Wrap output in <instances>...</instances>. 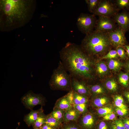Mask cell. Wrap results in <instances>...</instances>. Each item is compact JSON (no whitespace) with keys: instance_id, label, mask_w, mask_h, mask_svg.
<instances>
[{"instance_id":"7","label":"cell","mask_w":129,"mask_h":129,"mask_svg":"<svg viewBox=\"0 0 129 129\" xmlns=\"http://www.w3.org/2000/svg\"><path fill=\"white\" fill-rule=\"evenodd\" d=\"M125 32L119 27L115 30L108 33L109 40L112 46L117 48L125 45L126 40Z\"/></svg>"},{"instance_id":"21","label":"cell","mask_w":129,"mask_h":129,"mask_svg":"<svg viewBox=\"0 0 129 129\" xmlns=\"http://www.w3.org/2000/svg\"><path fill=\"white\" fill-rule=\"evenodd\" d=\"M65 111L59 108H54L53 111L50 114L59 122L62 123L64 122Z\"/></svg>"},{"instance_id":"43","label":"cell","mask_w":129,"mask_h":129,"mask_svg":"<svg viewBox=\"0 0 129 129\" xmlns=\"http://www.w3.org/2000/svg\"><path fill=\"white\" fill-rule=\"evenodd\" d=\"M124 95L129 102V91H125L124 93Z\"/></svg>"},{"instance_id":"29","label":"cell","mask_w":129,"mask_h":129,"mask_svg":"<svg viewBox=\"0 0 129 129\" xmlns=\"http://www.w3.org/2000/svg\"><path fill=\"white\" fill-rule=\"evenodd\" d=\"M116 5L120 9L129 8V0H117Z\"/></svg>"},{"instance_id":"9","label":"cell","mask_w":129,"mask_h":129,"mask_svg":"<svg viewBox=\"0 0 129 129\" xmlns=\"http://www.w3.org/2000/svg\"><path fill=\"white\" fill-rule=\"evenodd\" d=\"M22 100L26 106L30 109L38 105H43L44 103V99L41 95L30 92L23 97Z\"/></svg>"},{"instance_id":"18","label":"cell","mask_w":129,"mask_h":129,"mask_svg":"<svg viewBox=\"0 0 129 129\" xmlns=\"http://www.w3.org/2000/svg\"><path fill=\"white\" fill-rule=\"evenodd\" d=\"M71 102L73 105L86 104L87 99L85 95L79 94L73 90Z\"/></svg>"},{"instance_id":"35","label":"cell","mask_w":129,"mask_h":129,"mask_svg":"<svg viewBox=\"0 0 129 129\" xmlns=\"http://www.w3.org/2000/svg\"><path fill=\"white\" fill-rule=\"evenodd\" d=\"M115 117V114L113 113L107 114L103 117L104 119L106 120H113L114 119Z\"/></svg>"},{"instance_id":"46","label":"cell","mask_w":129,"mask_h":129,"mask_svg":"<svg viewBox=\"0 0 129 129\" xmlns=\"http://www.w3.org/2000/svg\"><path fill=\"white\" fill-rule=\"evenodd\" d=\"M37 129H43L42 128H40Z\"/></svg>"},{"instance_id":"5","label":"cell","mask_w":129,"mask_h":129,"mask_svg":"<svg viewBox=\"0 0 129 129\" xmlns=\"http://www.w3.org/2000/svg\"><path fill=\"white\" fill-rule=\"evenodd\" d=\"M96 23L94 15L84 13L80 14L77 18V22L80 30L86 34L93 31Z\"/></svg>"},{"instance_id":"33","label":"cell","mask_w":129,"mask_h":129,"mask_svg":"<svg viewBox=\"0 0 129 129\" xmlns=\"http://www.w3.org/2000/svg\"><path fill=\"white\" fill-rule=\"evenodd\" d=\"M117 129H125L124 126L123 121L120 119L117 120L114 122Z\"/></svg>"},{"instance_id":"38","label":"cell","mask_w":129,"mask_h":129,"mask_svg":"<svg viewBox=\"0 0 129 129\" xmlns=\"http://www.w3.org/2000/svg\"><path fill=\"white\" fill-rule=\"evenodd\" d=\"M124 126L125 129H129V118H125L123 121Z\"/></svg>"},{"instance_id":"23","label":"cell","mask_w":129,"mask_h":129,"mask_svg":"<svg viewBox=\"0 0 129 129\" xmlns=\"http://www.w3.org/2000/svg\"><path fill=\"white\" fill-rule=\"evenodd\" d=\"M101 1L100 0H85V1L87 5L89 12L93 14L97 9Z\"/></svg>"},{"instance_id":"4","label":"cell","mask_w":129,"mask_h":129,"mask_svg":"<svg viewBox=\"0 0 129 129\" xmlns=\"http://www.w3.org/2000/svg\"><path fill=\"white\" fill-rule=\"evenodd\" d=\"M72 77L60 61L57 67L53 71L49 82L53 90L70 91L71 88Z\"/></svg>"},{"instance_id":"42","label":"cell","mask_w":129,"mask_h":129,"mask_svg":"<svg viewBox=\"0 0 129 129\" xmlns=\"http://www.w3.org/2000/svg\"><path fill=\"white\" fill-rule=\"evenodd\" d=\"M124 46L126 49V54L129 57V45H125Z\"/></svg>"},{"instance_id":"17","label":"cell","mask_w":129,"mask_h":129,"mask_svg":"<svg viewBox=\"0 0 129 129\" xmlns=\"http://www.w3.org/2000/svg\"><path fill=\"white\" fill-rule=\"evenodd\" d=\"M124 64L116 59H108L107 65L109 70L114 72H119Z\"/></svg>"},{"instance_id":"28","label":"cell","mask_w":129,"mask_h":129,"mask_svg":"<svg viewBox=\"0 0 129 129\" xmlns=\"http://www.w3.org/2000/svg\"><path fill=\"white\" fill-rule=\"evenodd\" d=\"M108 100L105 97L97 98L94 99L93 101L94 105L97 107H101L106 104Z\"/></svg>"},{"instance_id":"27","label":"cell","mask_w":129,"mask_h":129,"mask_svg":"<svg viewBox=\"0 0 129 129\" xmlns=\"http://www.w3.org/2000/svg\"><path fill=\"white\" fill-rule=\"evenodd\" d=\"M118 57L116 50H110L108 53L101 58L100 60L117 59Z\"/></svg>"},{"instance_id":"32","label":"cell","mask_w":129,"mask_h":129,"mask_svg":"<svg viewBox=\"0 0 129 129\" xmlns=\"http://www.w3.org/2000/svg\"><path fill=\"white\" fill-rule=\"evenodd\" d=\"M116 49L118 57L122 59H125L127 57V54L122 47H119Z\"/></svg>"},{"instance_id":"40","label":"cell","mask_w":129,"mask_h":129,"mask_svg":"<svg viewBox=\"0 0 129 129\" xmlns=\"http://www.w3.org/2000/svg\"><path fill=\"white\" fill-rule=\"evenodd\" d=\"M124 66L126 72L129 73V59L124 64Z\"/></svg>"},{"instance_id":"10","label":"cell","mask_w":129,"mask_h":129,"mask_svg":"<svg viewBox=\"0 0 129 129\" xmlns=\"http://www.w3.org/2000/svg\"><path fill=\"white\" fill-rule=\"evenodd\" d=\"M114 21L119 27L126 32L129 30V14L126 12L117 14L114 15Z\"/></svg>"},{"instance_id":"14","label":"cell","mask_w":129,"mask_h":129,"mask_svg":"<svg viewBox=\"0 0 129 129\" xmlns=\"http://www.w3.org/2000/svg\"><path fill=\"white\" fill-rule=\"evenodd\" d=\"M81 114L73 107L65 111L64 116L63 123L71 121L77 122Z\"/></svg>"},{"instance_id":"6","label":"cell","mask_w":129,"mask_h":129,"mask_svg":"<svg viewBox=\"0 0 129 129\" xmlns=\"http://www.w3.org/2000/svg\"><path fill=\"white\" fill-rule=\"evenodd\" d=\"M117 10L110 1L101 0L94 15L110 17L116 14Z\"/></svg>"},{"instance_id":"20","label":"cell","mask_w":129,"mask_h":129,"mask_svg":"<svg viewBox=\"0 0 129 129\" xmlns=\"http://www.w3.org/2000/svg\"><path fill=\"white\" fill-rule=\"evenodd\" d=\"M46 116L44 113L43 111L40 113L37 119L32 125L34 129L42 128L43 124L45 123Z\"/></svg>"},{"instance_id":"44","label":"cell","mask_w":129,"mask_h":129,"mask_svg":"<svg viewBox=\"0 0 129 129\" xmlns=\"http://www.w3.org/2000/svg\"><path fill=\"white\" fill-rule=\"evenodd\" d=\"M112 129H117L115 125H113L112 126Z\"/></svg>"},{"instance_id":"11","label":"cell","mask_w":129,"mask_h":129,"mask_svg":"<svg viewBox=\"0 0 129 129\" xmlns=\"http://www.w3.org/2000/svg\"><path fill=\"white\" fill-rule=\"evenodd\" d=\"M71 85L72 90L79 94L86 95L89 93L88 87L84 81L72 78Z\"/></svg>"},{"instance_id":"19","label":"cell","mask_w":129,"mask_h":129,"mask_svg":"<svg viewBox=\"0 0 129 129\" xmlns=\"http://www.w3.org/2000/svg\"><path fill=\"white\" fill-rule=\"evenodd\" d=\"M45 124L55 129H60L62 124L50 114L46 116Z\"/></svg>"},{"instance_id":"3","label":"cell","mask_w":129,"mask_h":129,"mask_svg":"<svg viewBox=\"0 0 129 129\" xmlns=\"http://www.w3.org/2000/svg\"><path fill=\"white\" fill-rule=\"evenodd\" d=\"M112 46L108 33L96 30L86 34L80 46L86 54L94 58L106 53Z\"/></svg>"},{"instance_id":"26","label":"cell","mask_w":129,"mask_h":129,"mask_svg":"<svg viewBox=\"0 0 129 129\" xmlns=\"http://www.w3.org/2000/svg\"><path fill=\"white\" fill-rule=\"evenodd\" d=\"M89 91L93 94H97L103 93L105 91L103 88L98 85H95L88 87Z\"/></svg>"},{"instance_id":"13","label":"cell","mask_w":129,"mask_h":129,"mask_svg":"<svg viewBox=\"0 0 129 129\" xmlns=\"http://www.w3.org/2000/svg\"><path fill=\"white\" fill-rule=\"evenodd\" d=\"M73 107L72 105L66 94L57 100L54 108L66 111Z\"/></svg>"},{"instance_id":"1","label":"cell","mask_w":129,"mask_h":129,"mask_svg":"<svg viewBox=\"0 0 129 129\" xmlns=\"http://www.w3.org/2000/svg\"><path fill=\"white\" fill-rule=\"evenodd\" d=\"M59 53L60 61L72 78L84 81L95 78L96 62L80 46L68 42Z\"/></svg>"},{"instance_id":"15","label":"cell","mask_w":129,"mask_h":129,"mask_svg":"<svg viewBox=\"0 0 129 129\" xmlns=\"http://www.w3.org/2000/svg\"><path fill=\"white\" fill-rule=\"evenodd\" d=\"M95 68L96 74L101 77L107 76L109 73V69L107 64L102 61L96 62Z\"/></svg>"},{"instance_id":"22","label":"cell","mask_w":129,"mask_h":129,"mask_svg":"<svg viewBox=\"0 0 129 129\" xmlns=\"http://www.w3.org/2000/svg\"><path fill=\"white\" fill-rule=\"evenodd\" d=\"M118 80L120 83L125 87L129 86V73L121 72L118 76Z\"/></svg>"},{"instance_id":"36","label":"cell","mask_w":129,"mask_h":129,"mask_svg":"<svg viewBox=\"0 0 129 129\" xmlns=\"http://www.w3.org/2000/svg\"><path fill=\"white\" fill-rule=\"evenodd\" d=\"M114 103L115 106L119 108L126 109H128L126 105L123 103H119L115 100H114Z\"/></svg>"},{"instance_id":"39","label":"cell","mask_w":129,"mask_h":129,"mask_svg":"<svg viewBox=\"0 0 129 129\" xmlns=\"http://www.w3.org/2000/svg\"><path fill=\"white\" fill-rule=\"evenodd\" d=\"M114 100L121 103H123L124 100L122 97L119 95H116L114 97Z\"/></svg>"},{"instance_id":"41","label":"cell","mask_w":129,"mask_h":129,"mask_svg":"<svg viewBox=\"0 0 129 129\" xmlns=\"http://www.w3.org/2000/svg\"><path fill=\"white\" fill-rule=\"evenodd\" d=\"M41 128L43 129H55L45 124H43Z\"/></svg>"},{"instance_id":"2","label":"cell","mask_w":129,"mask_h":129,"mask_svg":"<svg viewBox=\"0 0 129 129\" xmlns=\"http://www.w3.org/2000/svg\"><path fill=\"white\" fill-rule=\"evenodd\" d=\"M36 6L33 0H0V30L9 31L24 26L32 19Z\"/></svg>"},{"instance_id":"16","label":"cell","mask_w":129,"mask_h":129,"mask_svg":"<svg viewBox=\"0 0 129 129\" xmlns=\"http://www.w3.org/2000/svg\"><path fill=\"white\" fill-rule=\"evenodd\" d=\"M43 111L42 107L37 110H32L25 117L24 120L28 126H30L36 120L40 113Z\"/></svg>"},{"instance_id":"34","label":"cell","mask_w":129,"mask_h":129,"mask_svg":"<svg viewBox=\"0 0 129 129\" xmlns=\"http://www.w3.org/2000/svg\"><path fill=\"white\" fill-rule=\"evenodd\" d=\"M115 110L117 114L120 116L124 115H126L128 113L127 109H122L117 107Z\"/></svg>"},{"instance_id":"37","label":"cell","mask_w":129,"mask_h":129,"mask_svg":"<svg viewBox=\"0 0 129 129\" xmlns=\"http://www.w3.org/2000/svg\"><path fill=\"white\" fill-rule=\"evenodd\" d=\"M98 129H108L107 125L104 121L101 122L98 127Z\"/></svg>"},{"instance_id":"45","label":"cell","mask_w":129,"mask_h":129,"mask_svg":"<svg viewBox=\"0 0 129 129\" xmlns=\"http://www.w3.org/2000/svg\"><path fill=\"white\" fill-rule=\"evenodd\" d=\"M18 126L16 128V129H17L18 128Z\"/></svg>"},{"instance_id":"25","label":"cell","mask_w":129,"mask_h":129,"mask_svg":"<svg viewBox=\"0 0 129 129\" xmlns=\"http://www.w3.org/2000/svg\"><path fill=\"white\" fill-rule=\"evenodd\" d=\"M105 85L107 88L111 91H115L118 89L117 83L113 79L111 78L108 80L106 82Z\"/></svg>"},{"instance_id":"12","label":"cell","mask_w":129,"mask_h":129,"mask_svg":"<svg viewBox=\"0 0 129 129\" xmlns=\"http://www.w3.org/2000/svg\"><path fill=\"white\" fill-rule=\"evenodd\" d=\"M84 114L77 123L82 129H91L95 123L94 117L90 113Z\"/></svg>"},{"instance_id":"24","label":"cell","mask_w":129,"mask_h":129,"mask_svg":"<svg viewBox=\"0 0 129 129\" xmlns=\"http://www.w3.org/2000/svg\"><path fill=\"white\" fill-rule=\"evenodd\" d=\"M60 129H82L76 122L63 123Z\"/></svg>"},{"instance_id":"8","label":"cell","mask_w":129,"mask_h":129,"mask_svg":"<svg viewBox=\"0 0 129 129\" xmlns=\"http://www.w3.org/2000/svg\"><path fill=\"white\" fill-rule=\"evenodd\" d=\"M96 30L108 33L117 28L114 20L110 17L99 16L95 26Z\"/></svg>"},{"instance_id":"31","label":"cell","mask_w":129,"mask_h":129,"mask_svg":"<svg viewBox=\"0 0 129 129\" xmlns=\"http://www.w3.org/2000/svg\"><path fill=\"white\" fill-rule=\"evenodd\" d=\"M97 112L99 114L105 115L107 114L113 113L112 109L109 107H105L101 108L97 110Z\"/></svg>"},{"instance_id":"30","label":"cell","mask_w":129,"mask_h":129,"mask_svg":"<svg viewBox=\"0 0 129 129\" xmlns=\"http://www.w3.org/2000/svg\"><path fill=\"white\" fill-rule=\"evenodd\" d=\"M73 107L81 114H84L87 110L86 104L74 105Z\"/></svg>"}]
</instances>
